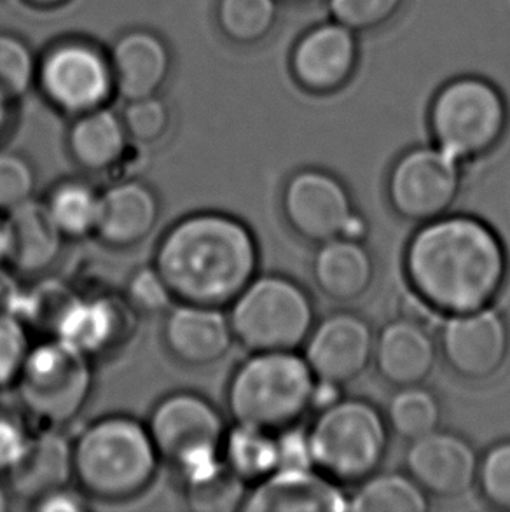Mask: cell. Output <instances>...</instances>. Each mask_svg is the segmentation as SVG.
<instances>
[{"label": "cell", "instance_id": "obj_1", "mask_svg": "<svg viewBox=\"0 0 510 512\" xmlns=\"http://www.w3.org/2000/svg\"><path fill=\"white\" fill-rule=\"evenodd\" d=\"M406 271L411 289L451 317L488 308L504 289L509 259L486 222L442 215L407 245Z\"/></svg>", "mask_w": 510, "mask_h": 512}, {"label": "cell", "instance_id": "obj_2", "mask_svg": "<svg viewBox=\"0 0 510 512\" xmlns=\"http://www.w3.org/2000/svg\"><path fill=\"white\" fill-rule=\"evenodd\" d=\"M249 224L221 210L182 215L159 236L152 264L177 301L228 308L259 275Z\"/></svg>", "mask_w": 510, "mask_h": 512}, {"label": "cell", "instance_id": "obj_3", "mask_svg": "<svg viewBox=\"0 0 510 512\" xmlns=\"http://www.w3.org/2000/svg\"><path fill=\"white\" fill-rule=\"evenodd\" d=\"M74 483L91 502L125 504L142 497L158 478L159 457L147 425L126 413L86 423L72 439Z\"/></svg>", "mask_w": 510, "mask_h": 512}, {"label": "cell", "instance_id": "obj_4", "mask_svg": "<svg viewBox=\"0 0 510 512\" xmlns=\"http://www.w3.org/2000/svg\"><path fill=\"white\" fill-rule=\"evenodd\" d=\"M317 378L296 352L250 353L226 388L233 422L282 432L311 409Z\"/></svg>", "mask_w": 510, "mask_h": 512}, {"label": "cell", "instance_id": "obj_5", "mask_svg": "<svg viewBox=\"0 0 510 512\" xmlns=\"http://www.w3.org/2000/svg\"><path fill=\"white\" fill-rule=\"evenodd\" d=\"M390 427L373 404L339 399L318 411L308 432L313 467L339 483H362L380 469Z\"/></svg>", "mask_w": 510, "mask_h": 512}, {"label": "cell", "instance_id": "obj_6", "mask_svg": "<svg viewBox=\"0 0 510 512\" xmlns=\"http://www.w3.org/2000/svg\"><path fill=\"white\" fill-rule=\"evenodd\" d=\"M228 315L236 343L250 353L297 352L315 326L310 296L282 275H257Z\"/></svg>", "mask_w": 510, "mask_h": 512}, {"label": "cell", "instance_id": "obj_7", "mask_svg": "<svg viewBox=\"0 0 510 512\" xmlns=\"http://www.w3.org/2000/svg\"><path fill=\"white\" fill-rule=\"evenodd\" d=\"M509 107L504 93L481 76H458L435 93L428 126L435 146L460 161L491 153L504 139Z\"/></svg>", "mask_w": 510, "mask_h": 512}, {"label": "cell", "instance_id": "obj_8", "mask_svg": "<svg viewBox=\"0 0 510 512\" xmlns=\"http://www.w3.org/2000/svg\"><path fill=\"white\" fill-rule=\"evenodd\" d=\"M95 360L49 336L32 345L16 392L28 416L46 427H67L83 413L95 392Z\"/></svg>", "mask_w": 510, "mask_h": 512}, {"label": "cell", "instance_id": "obj_9", "mask_svg": "<svg viewBox=\"0 0 510 512\" xmlns=\"http://www.w3.org/2000/svg\"><path fill=\"white\" fill-rule=\"evenodd\" d=\"M35 88L70 119L111 105L116 90L107 49L81 37L55 42L39 55Z\"/></svg>", "mask_w": 510, "mask_h": 512}, {"label": "cell", "instance_id": "obj_10", "mask_svg": "<svg viewBox=\"0 0 510 512\" xmlns=\"http://www.w3.org/2000/svg\"><path fill=\"white\" fill-rule=\"evenodd\" d=\"M289 228L306 242L348 238L362 242L366 222L353 212L352 198L341 180L322 170H303L290 177L282 194Z\"/></svg>", "mask_w": 510, "mask_h": 512}, {"label": "cell", "instance_id": "obj_11", "mask_svg": "<svg viewBox=\"0 0 510 512\" xmlns=\"http://www.w3.org/2000/svg\"><path fill=\"white\" fill-rule=\"evenodd\" d=\"M386 194L406 221L425 224L439 219L460 194V161L439 146L414 147L395 161Z\"/></svg>", "mask_w": 510, "mask_h": 512}, {"label": "cell", "instance_id": "obj_12", "mask_svg": "<svg viewBox=\"0 0 510 512\" xmlns=\"http://www.w3.org/2000/svg\"><path fill=\"white\" fill-rule=\"evenodd\" d=\"M159 457L172 465L189 453L222 446L226 420L207 395L194 390H175L163 395L145 420Z\"/></svg>", "mask_w": 510, "mask_h": 512}, {"label": "cell", "instance_id": "obj_13", "mask_svg": "<svg viewBox=\"0 0 510 512\" xmlns=\"http://www.w3.org/2000/svg\"><path fill=\"white\" fill-rule=\"evenodd\" d=\"M137 313L114 292H74L56 320L53 338L97 360L118 352L135 334Z\"/></svg>", "mask_w": 510, "mask_h": 512}, {"label": "cell", "instance_id": "obj_14", "mask_svg": "<svg viewBox=\"0 0 510 512\" xmlns=\"http://www.w3.org/2000/svg\"><path fill=\"white\" fill-rule=\"evenodd\" d=\"M441 352L456 376L470 383H483L495 378L509 359V327L490 306L451 315L442 327Z\"/></svg>", "mask_w": 510, "mask_h": 512}, {"label": "cell", "instance_id": "obj_15", "mask_svg": "<svg viewBox=\"0 0 510 512\" xmlns=\"http://www.w3.org/2000/svg\"><path fill=\"white\" fill-rule=\"evenodd\" d=\"M359 58V34L331 18L297 39L290 51V72L304 91L331 95L352 81Z\"/></svg>", "mask_w": 510, "mask_h": 512}, {"label": "cell", "instance_id": "obj_16", "mask_svg": "<svg viewBox=\"0 0 510 512\" xmlns=\"http://www.w3.org/2000/svg\"><path fill=\"white\" fill-rule=\"evenodd\" d=\"M373 329L355 313H332L311 329L304 360L317 381L343 387L360 378L374 357Z\"/></svg>", "mask_w": 510, "mask_h": 512}, {"label": "cell", "instance_id": "obj_17", "mask_svg": "<svg viewBox=\"0 0 510 512\" xmlns=\"http://www.w3.org/2000/svg\"><path fill=\"white\" fill-rule=\"evenodd\" d=\"M406 471L430 497L453 500L477 486L479 458L469 441L437 429L411 441L406 453Z\"/></svg>", "mask_w": 510, "mask_h": 512}, {"label": "cell", "instance_id": "obj_18", "mask_svg": "<svg viewBox=\"0 0 510 512\" xmlns=\"http://www.w3.org/2000/svg\"><path fill=\"white\" fill-rule=\"evenodd\" d=\"M161 340L172 359L187 367H210L235 346L226 308L177 301L163 315Z\"/></svg>", "mask_w": 510, "mask_h": 512}, {"label": "cell", "instance_id": "obj_19", "mask_svg": "<svg viewBox=\"0 0 510 512\" xmlns=\"http://www.w3.org/2000/svg\"><path fill=\"white\" fill-rule=\"evenodd\" d=\"M161 200L144 180L123 179L100 194L95 238L112 250L137 249L158 228Z\"/></svg>", "mask_w": 510, "mask_h": 512}, {"label": "cell", "instance_id": "obj_20", "mask_svg": "<svg viewBox=\"0 0 510 512\" xmlns=\"http://www.w3.org/2000/svg\"><path fill=\"white\" fill-rule=\"evenodd\" d=\"M116 97L123 102L159 95L172 72V51L149 28H131L107 49Z\"/></svg>", "mask_w": 510, "mask_h": 512}, {"label": "cell", "instance_id": "obj_21", "mask_svg": "<svg viewBox=\"0 0 510 512\" xmlns=\"http://www.w3.org/2000/svg\"><path fill=\"white\" fill-rule=\"evenodd\" d=\"M7 268L21 277H46L62 259L69 242L56 226L44 200H30L7 212Z\"/></svg>", "mask_w": 510, "mask_h": 512}, {"label": "cell", "instance_id": "obj_22", "mask_svg": "<svg viewBox=\"0 0 510 512\" xmlns=\"http://www.w3.org/2000/svg\"><path fill=\"white\" fill-rule=\"evenodd\" d=\"M243 511L339 512L348 511V500L322 472L276 471L250 486Z\"/></svg>", "mask_w": 510, "mask_h": 512}, {"label": "cell", "instance_id": "obj_23", "mask_svg": "<svg viewBox=\"0 0 510 512\" xmlns=\"http://www.w3.org/2000/svg\"><path fill=\"white\" fill-rule=\"evenodd\" d=\"M437 353L427 327L399 319L376 336L373 362L390 387H420L434 374Z\"/></svg>", "mask_w": 510, "mask_h": 512}, {"label": "cell", "instance_id": "obj_24", "mask_svg": "<svg viewBox=\"0 0 510 512\" xmlns=\"http://www.w3.org/2000/svg\"><path fill=\"white\" fill-rule=\"evenodd\" d=\"M14 499L32 504L42 495L74 483V451L62 427L34 432L25 455L7 474Z\"/></svg>", "mask_w": 510, "mask_h": 512}, {"label": "cell", "instance_id": "obj_25", "mask_svg": "<svg viewBox=\"0 0 510 512\" xmlns=\"http://www.w3.org/2000/svg\"><path fill=\"white\" fill-rule=\"evenodd\" d=\"M130 144L121 114L111 105L72 118L65 135L70 160L90 175L118 168L125 161Z\"/></svg>", "mask_w": 510, "mask_h": 512}, {"label": "cell", "instance_id": "obj_26", "mask_svg": "<svg viewBox=\"0 0 510 512\" xmlns=\"http://www.w3.org/2000/svg\"><path fill=\"white\" fill-rule=\"evenodd\" d=\"M311 270L320 292L338 303L362 298L376 278V264L369 250L362 242L348 238L322 243Z\"/></svg>", "mask_w": 510, "mask_h": 512}, {"label": "cell", "instance_id": "obj_27", "mask_svg": "<svg viewBox=\"0 0 510 512\" xmlns=\"http://www.w3.org/2000/svg\"><path fill=\"white\" fill-rule=\"evenodd\" d=\"M222 457L238 478L247 485H257L278 471V432L233 423L222 441Z\"/></svg>", "mask_w": 510, "mask_h": 512}, {"label": "cell", "instance_id": "obj_28", "mask_svg": "<svg viewBox=\"0 0 510 512\" xmlns=\"http://www.w3.org/2000/svg\"><path fill=\"white\" fill-rule=\"evenodd\" d=\"M100 194L102 191L90 180L74 177L58 180L49 189L44 203L67 240H84L95 236Z\"/></svg>", "mask_w": 510, "mask_h": 512}, {"label": "cell", "instance_id": "obj_29", "mask_svg": "<svg viewBox=\"0 0 510 512\" xmlns=\"http://www.w3.org/2000/svg\"><path fill=\"white\" fill-rule=\"evenodd\" d=\"M280 6L282 0H217V25L229 41L254 46L275 30Z\"/></svg>", "mask_w": 510, "mask_h": 512}, {"label": "cell", "instance_id": "obj_30", "mask_svg": "<svg viewBox=\"0 0 510 512\" xmlns=\"http://www.w3.org/2000/svg\"><path fill=\"white\" fill-rule=\"evenodd\" d=\"M427 497L409 474H373L362 481V486L348 502V511L425 512Z\"/></svg>", "mask_w": 510, "mask_h": 512}, {"label": "cell", "instance_id": "obj_31", "mask_svg": "<svg viewBox=\"0 0 510 512\" xmlns=\"http://www.w3.org/2000/svg\"><path fill=\"white\" fill-rule=\"evenodd\" d=\"M441 418V402L423 385L399 388L386 411L390 430L409 443L439 429Z\"/></svg>", "mask_w": 510, "mask_h": 512}, {"label": "cell", "instance_id": "obj_32", "mask_svg": "<svg viewBox=\"0 0 510 512\" xmlns=\"http://www.w3.org/2000/svg\"><path fill=\"white\" fill-rule=\"evenodd\" d=\"M39 55L20 35L0 32V93L14 104L27 97L37 81Z\"/></svg>", "mask_w": 510, "mask_h": 512}, {"label": "cell", "instance_id": "obj_33", "mask_svg": "<svg viewBox=\"0 0 510 512\" xmlns=\"http://www.w3.org/2000/svg\"><path fill=\"white\" fill-rule=\"evenodd\" d=\"M131 144L151 147L165 139L172 126V111L159 95L126 100L119 111Z\"/></svg>", "mask_w": 510, "mask_h": 512}, {"label": "cell", "instance_id": "obj_34", "mask_svg": "<svg viewBox=\"0 0 510 512\" xmlns=\"http://www.w3.org/2000/svg\"><path fill=\"white\" fill-rule=\"evenodd\" d=\"M121 296L137 317H163L177 299L154 264H144L131 271Z\"/></svg>", "mask_w": 510, "mask_h": 512}, {"label": "cell", "instance_id": "obj_35", "mask_svg": "<svg viewBox=\"0 0 510 512\" xmlns=\"http://www.w3.org/2000/svg\"><path fill=\"white\" fill-rule=\"evenodd\" d=\"M250 485L228 469L205 483L182 490L187 507L196 512H231L243 509Z\"/></svg>", "mask_w": 510, "mask_h": 512}, {"label": "cell", "instance_id": "obj_36", "mask_svg": "<svg viewBox=\"0 0 510 512\" xmlns=\"http://www.w3.org/2000/svg\"><path fill=\"white\" fill-rule=\"evenodd\" d=\"M332 20L353 30L367 34L386 27L399 16L406 0H325Z\"/></svg>", "mask_w": 510, "mask_h": 512}, {"label": "cell", "instance_id": "obj_37", "mask_svg": "<svg viewBox=\"0 0 510 512\" xmlns=\"http://www.w3.org/2000/svg\"><path fill=\"white\" fill-rule=\"evenodd\" d=\"M37 182L34 161L18 151H0V214L34 200Z\"/></svg>", "mask_w": 510, "mask_h": 512}, {"label": "cell", "instance_id": "obj_38", "mask_svg": "<svg viewBox=\"0 0 510 512\" xmlns=\"http://www.w3.org/2000/svg\"><path fill=\"white\" fill-rule=\"evenodd\" d=\"M14 313H0V390L16 385L30 352V333Z\"/></svg>", "mask_w": 510, "mask_h": 512}, {"label": "cell", "instance_id": "obj_39", "mask_svg": "<svg viewBox=\"0 0 510 512\" xmlns=\"http://www.w3.org/2000/svg\"><path fill=\"white\" fill-rule=\"evenodd\" d=\"M477 486L493 509L510 512V441L493 446L479 460Z\"/></svg>", "mask_w": 510, "mask_h": 512}, {"label": "cell", "instance_id": "obj_40", "mask_svg": "<svg viewBox=\"0 0 510 512\" xmlns=\"http://www.w3.org/2000/svg\"><path fill=\"white\" fill-rule=\"evenodd\" d=\"M32 436L23 416L0 409V476H7L18 465Z\"/></svg>", "mask_w": 510, "mask_h": 512}, {"label": "cell", "instance_id": "obj_41", "mask_svg": "<svg viewBox=\"0 0 510 512\" xmlns=\"http://www.w3.org/2000/svg\"><path fill=\"white\" fill-rule=\"evenodd\" d=\"M30 507L39 512H86L91 509V499L79 486L67 485L42 495Z\"/></svg>", "mask_w": 510, "mask_h": 512}, {"label": "cell", "instance_id": "obj_42", "mask_svg": "<svg viewBox=\"0 0 510 512\" xmlns=\"http://www.w3.org/2000/svg\"><path fill=\"white\" fill-rule=\"evenodd\" d=\"M399 313L400 319L409 320V322L425 327H428V324H432V320L437 315H441V313L435 310L434 306L421 298L420 294L414 292L413 289L402 294V298L399 301Z\"/></svg>", "mask_w": 510, "mask_h": 512}, {"label": "cell", "instance_id": "obj_43", "mask_svg": "<svg viewBox=\"0 0 510 512\" xmlns=\"http://www.w3.org/2000/svg\"><path fill=\"white\" fill-rule=\"evenodd\" d=\"M20 287L13 271L7 270V266H0V313L11 312Z\"/></svg>", "mask_w": 510, "mask_h": 512}, {"label": "cell", "instance_id": "obj_44", "mask_svg": "<svg viewBox=\"0 0 510 512\" xmlns=\"http://www.w3.org/2000/svg\"><path fill=\"white\" fill-rule=\"evenodd\" d=\"M13 100H9L6 95L0 93V137L9 130L11 119H13Z\"/></svg>", "mask_w": 510, "mask_h": 512}, {"label": "cell", "instance_id": "obj_45", "mask_svg": "<svg viewBox=\"0 0 510 512\" xmlns=\"http://www.w3.org/2000/svg\"><path fill=\"white\" fill-rule=\"evenodd\" d=\"M7 250H9V238H7L6 215L0 214V266H7Z\"/></svg>", "mask_w": 510, "mask_h": 512}, {"label": "cell", "instance_id": "obj_46", "mask_svg": "<svg viewBox=\"0 0 510 512\" xmlns=\"http://www.w3.org/2000/svg\"><path fill=\"white\" fill-rule=\"evenodd\" d=\"M28 6L37 7V9H55V7L67 4L69 0H25Z\"/></svg>", "mask_w": 510, "mask_h": 512}, {"label": "cell", "instance_id": "obj_47", "mask_svg": "<svg viewBox=\"0 0 510 512\" xmlns=\"http://www.w3.org/2000/svg\"><path fill=\"white\" fill-rule=\"evenodd\" d=\"M11 500H13V493L0 483V512H6L11 507Z\"/></svg>", "mask_w": 510, "mask_h": 512}, {"label": "cell", "instance_id": "obj_48", "mask_svg": "<svg viewBox=\"0 0 510 512\" xmlns=\"http://www.w3.org/2000/svg\"><path fill=\"white\" fill-rule=\"evenodd\" d=\"M282 2L294 4V6H306V4H313V2H317V0H282Z\"/></svg>", "mask_w": 510, "mask_h": 512}]
</instances>
